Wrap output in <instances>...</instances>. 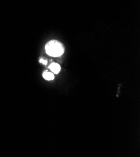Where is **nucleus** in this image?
<instances>
[{
  "instance_id": "f257e3e1",
  "label": "nucleus",
  "mask_w": 140,
  "mask_h": 157,
  "mask_svg": "<svg viewBox=\"0 0 140 157\" xmlns=\"http://www.w3.org/2000/svg\"><path fill=\"white\" fill-rule=\"evenodd\" d=\"M46 53L49 55L58 57L64 52V46L57 40H51L46 43L45 46Z\"/></svg>"
},
{
  "instance_id": "f03ea898",
  "label": "nucleus",
  "mask_w": 140,
  "mask_h": 157,
  "mask_svg": "<svg viewBox=\"0 0 140 157\" xmlns=\"http://www.w3.org/2000/svg\"><path fill=\"white\" fill-rule=\"evenodd\" d=\"M49 68L55 74H58L61 70L60 66L58 64L55 63H52V64H50L49 66Z\"/></svg>"
},
{
  "instance_id": "7ed1b4c3",
  "label": "nucleus",
  "mask_w": 140,
  "mask_h": 157,
  "mask_svg": "<svg viewBox=\"0 0 140 157\" xmlns=\"http://www.w3.org/2000/svg\"><path fill=\"white\" fill-rule=\"evenodd\" d=\"M43 77L44 78V79H45L46 80L51 81V80H53L54 79V75L51 72L45 71L43 73Z\"/></svg>"
},
{
  "instance_id": "20e7f679",
  "label": "nucleus",
  "mask_w": 140,
  "mask_h": 157,
  "mask_svg": "<svg viewBox=\"0 0 140 157\" xmlns=\"http://www.w3.org/2000/svg\"><path fill=\"white\" fill-rule=\"evenodd\" d=\"M40 63L43 64L44 65H46V64H47V61L41 58V59H40Z\"/></svg>"
}]
</instances>
